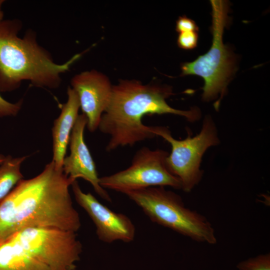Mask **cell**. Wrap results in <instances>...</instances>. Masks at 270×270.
<instances>
[{
  "label": "cell",
  "instance_id": "obj_1",
  "mask_svg": "<svg viewBox=\"0 0 270 270\" xmlns=\"http://www.w3.org/2000/svg\"><path fill=\"white\" fill-rule=\"evenodd\" d=\"M74 181L52 161L36 176L20 180L0 202V243L28 228L78 232L80 219L70 192Z\"/></svg>",
  "mask_w": 270,
  "mask_h": 270
},
{
  "label": "cell",
  "instance_id": "obj_2",
  "mask_svg": "<svg viewBox=\"0 0 270 270\" xmlns=\"http://www.w3.org/2000/svg\"><path fill=\"white\" fill-rule=\"evenodd\" d=\"M174 94L168 86L143 84L136 80H121L112 86L109 104L102 114L98 126L109 136L106 151L112 152L126 146L154 138L156 126L144 124L146 115L173 114L194 122L201 118L196 106L188 110L174 108L166 100Z\"/></svg>",
  "mask_w": 270,
  "mask_h": 270
},
{
  "label": "cell",
  "instance_id": "obj_3",
  "mask_svg": "<svg viewBox=\"0 0 270 270\" xmlns=\"http://www.w3.org/2000/svg\"><path fill=\"white\" fill-rule=\"evenodd\" d=\"M22 27V22L17 19L0 22V92L15 90L26 80L37 87L58 88L61 74L69 70L81 54L58 64L38 44L33 32L18 36Z\"/></svg>",
  "mask_w": 270,
  "mask_h": 270
},
{
  "label": "cell",
  "instance_id": "obj_4",
  "mask_svg": "<svg viewBox=\"0 0 270 270\" xmlns=\"http://www.w3.org/2000/svg\"><path fill=\"white\" fill-rule=\"evenodd\" d=\"M82 252L76 232L28 228L0 243V270H75Z\"/></svg>",
  "mask_w": 270,
  "mask_h": 270
},
{
  "label": "cell",
  "instance_id": "obj_5",
  "mask_svg": "<svg viewBox=\"0 0 270 270\" xmlns=\"http://www.w3.org/2000/svg\"><path fill=\"white\" fill-rule=\"evenodd\" d=\"M212 44L208 52L194 60L182 64V76L196 75L204 80L202 98L214 104L218 110L227 86L236 70V58L232 51L223 42L224 28L229 17L228 3L223 0H211Z\"/></svg>",
  "mask_w": 270,
  "mask_h": 270
},
{
  "label": "cell",
  "instance_id": "obj_6",
  "mask_svg": "<svg viewBox=\"0 0 270 270\" xmlns=\"http://www.w3.org/2000/svg\"><path fill=\"white\" fill-rule=\"evenodd\" d=\"M124 194L152 222L196 241L216 243L214 230L208 219L186 207L180 195L164 186H152Z\"/></svg>",
  "mask_w": 270,
  "mask_h": 270
},
{
  "label": "cell",
  "instance_id": "obj_7",
  "mask_svg": "<svg viewBox=\"0 0 270 270\" xmlns=\"http://www.w3.org/2000/svg\"><path fill=\"white\" fill-rule=\"evenodd\" d=\"M154 134L170 144L172 149L166 160V168L180 180L182 189L190 192L202 178L204 172L200 164L203 155L208 148L220 142L213 119L206 116L200 132L192 137L188 134L184 140L175 139L165 126H156Z\"/></svg>",
  "mask_w": 270,
  "mask_h": 270
},
{
  "label": "cell",
  "instance_id": "obj_8",
  "mask_svg": "<svg viewBox=\"0 0 270 270\" xmlns=\"http://www.w3.org/2000/svg\"><path fill=\"white\" fill-rule=\"evenodd\" d=\"M166 151L144 146L134 154L126 169L100 178L104 188L124 193L152 186H169L182 189L180 180L169 172L166 164Z\"/></svg>",
  "mask_w": 270,
  "mask_h": 270
},
{
  "label": "cell",
  "instance_id": "obj_9",
  "mask_svg": "<svg viewBox=\"0 0 270 270\" xmlns=\"http://www.w3.org/2000/svg\"><path fill=\"white\" fill-rule=\"evenodd\" d=\"M71 186L76 202L94 222L100 240L106 243L116 240L130 242L134 240L136 228L128 217L113 212L90 192H84L76 180Z\"/></svg>",
  "mask_w": 270,
  "mask_h": 270
},
{
  "label": "cell",
  "instance_id": "obj_10",
  "mask_svg": "<svg viewBox=\"0 0 270 270\" xmlns=\"http://www.w3.org/2000/svg\"><path fill=\"white\" fill-rule=\"evenodd\" d=\"M71 85L78 94L88 130L96 131L109 104L113 86L106 75L96 70L75 75L71 80Z\"/></svg>",
  "mask_w": 270,
  "mask_h": 270
},
{
  "label": "cell",
  "instance_id": "obj_11",
  "mask_svg": "<svg viewBox=\"0 0 270 270\" xmlns=\"http://www.w3.org/2000/svg\"><path fill=\"white\" fill-rule=\"evenodd\" d=\"M86 124V116L83 114H79L70 137V154L65 156L63 161V171L74 180L82 178L88 181L98 195L111 202L109 194L100 184L95 162L84 142V131Z\"/></svg>",
  "mask_w": 270,
  "mask_h": 270
},
{
  "label": "cell",
  "instance_id": "obj_12",
  "mask_svg": "<svg viewBox=\"0 0 270 270\" xmlns=\"http://www.w3.org/2000/svg\"><path fill=\"white\" fill-rule=\"evenodd\" d=\"M67 94V102L62 105L60 113L54 121L52 128L53 156L52 161L59 168H62L67 147L80 108L78 98L74 90L68 87Z\"/></svg>",
  "mask_w": 270,
  "mask_h": 270
},
{
  "label": "cell",
  "instance_id": "obj_13",
  "mask_svg": "<svg viewBox=\"0 0 270 270\" xmlns=\"http://www.w3.org/2000/svg\"><path fill=\"white\" fill-rule=\"evenodd\" d=\"M26 158V156L12 158L8 156L0 164V202L23 179L20 166Z\"/></svg>",
  "mask_w": 270,
  "mask_h": 270
},
{
  "label": "cell",
  "instance_id": "obj_14",
  "mask_svg": "<svg viewBox=\"0 0 270 270\" xmlns=\"http://www.w3.org/2000/svg\"><path fill=\"white\" fill-rule=\"evenodd\" d=\"M239 270H270V254H260L239 262Z\"/></svg>",
  "mask_w": 270,
  "mask_h": 270
},
{
  "label": "cell",
  "instance_id": "obj_15",
  "mask_svg": "<svg viewBox=\"0 0 270 270\" xmlns=\"http://www.w3.org/2000/svg\"><path fill=\"white\" fill-rule=\"evenodd\" d=\"M198 34L196 32H188L179 33L178 38V46L184 50H192L197 46Z\"/></svg>",
  "mask_w": 270,
  "mask_h": 270
},
{
  "label": "cell",
  "instance_id": "obj_16",
  "mask_svg": "<svg viewBox=\"0 0 270 270\" xmlns=\"http://www.w3.org/2000/svg\"><path fill=\"white\" fill-rule=\"evenodd\" d=\"M22 104V100L16 103L9 102L0 94V118L16 116L20 110Z\"/></svg>",
  "mask_w": 270,
  "mask_h": 270
},
{
  "label": "cell",
  "instance_id": "obj_17",
  "mask_svg": "<svg viewBox=\"0 0 270 270\" xmlns=\"http://www.w3.org/2000/svg\"><path fill=\"white\" fill-rule=\"evenodd\" d=\"M176 31L179 33L198 32V28L195 22L186 16H180L176 22Z\"/></svg>",
  "mask_w": 270,
  "mask_h": 270
},
{
  "label": "cell",
  "instance_id": "obj_18",
  "mask_svg": "<svg viewBox=\"0 0 270 270\" xmlns=\"http://www.w3.org/2000/svg\"><path fill=\"white\" fill-rule=\"evenodd\" d=\"M4 2V0H0V22L2 21L4 18V12L2 9V6Z\"/></svg>",
  "mask_w": 270,
  "mask_h": 270
},
{
  "label": "cell",
  "instance_id": "obj_19",
  "mask_svg": "<svg viewBox=\"0 0 270 270\" xmlns=\"http://www.w3.org/2000/svg\"><path fill=\"white\" fill-rule=\"evenodd\" d=\"M6 156L2 154H0V164H1L3 162Z\"/></svg>",
  "mask_w": 270,
  "mask_h": 270
}]
</instances>
